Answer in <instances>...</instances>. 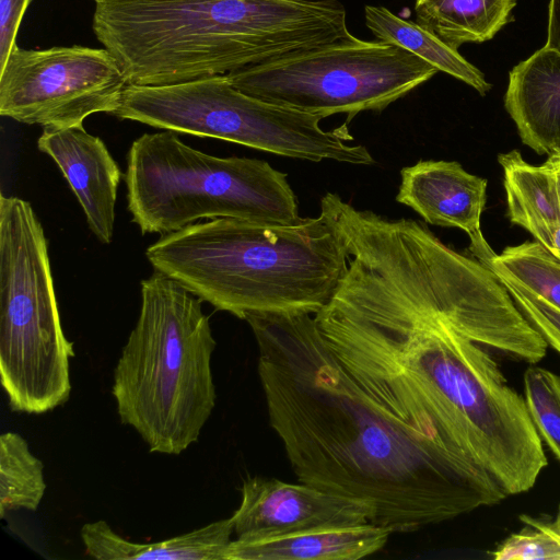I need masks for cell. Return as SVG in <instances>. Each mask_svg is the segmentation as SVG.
Returning <instances> with one entry per match:
<instances>
[{
  "label": "cell",
  "mask_w": 560,
  "mask_h": 560,
  "mask_svg": "<svg viewBox=\"0 0 560 560\" xmlns=\"http://www.w3.org/2000/svg\"><path fill=\"white\" fill-rule=\"evenodd\" d=\"M269 423L302 483L361 501L372 524L412 533L506 493L469 456L418 434L336 359L314 316L250 313Z\"/></svg>",
  "instance_id": "1"
},
{
  "label": "cell",
  "mask_w": 560,
  "mask_h": 560,
  "mask_svg": "<svg viewBox=\"0 0 560 560\" xmlns=\"http://www.w3.org/2000/svg\"><path fill=\"white\" fill-rule=\"evenodd\" d=\"M95 37L128 84L223 75L348 37L339 0H109Z\"/></svg>",
  "instance_id": "2"
},
{
  "label": "cell",
  "mask_w": 560,
  "mask_h": 560,
  "mask_svg": "<svg viewBox=\"0 0 560 560\" xmlns=\"http://www.w3.org/2000/svg\"><path fill=\"white\" fill-rule=\"evenodd\" d=\"M145 256L155 271L241 319L250 313L315 315L349 260L323 215L294 224L212 219L161 235Z\"/></svg>",
  "instance_id": "3"
},
{
  "label": "cell",
  "mask_w": 560,
  "mask_h": 560,
  "mask_svg": "<svg viewBox=\"0 0 560 560\" xmlns=\"http://www.w3.org/2000/svg\"><path fill=\"white\" fill-rule=\"evenodd\" d=\"M201 301L155 270L141 282L140 314L114 369L112 394L120 421L152 453L182 454L215 406L217 342Z\"/></svg>",
  "instance_id": "4"
},
{
  "label": "cell",
  "mask_w": 560,
  "mask_h": 560,
  "mask_svg": "<svg viewBox=\"0 0 560 560\" xmlns=\"http://www.w3.org/2000/svg\"><path fill=\"white\" fill-rule=\"evenodd\" d=\"M127 208L142 234L165 235L201 219L301 221L287 174L257 159L219 158L176 132L144 133L127 153Z\"/></svg>",
  "instance_id": "5"
},
{
  "label": "cell",
  "mask_w": 560,
  "mask_h": 560,
  "mask_svg": "<svg viewBox=\"0 0 560 560\" xmlns=\"http://www.w3.org/2000/svg\"><path fill=\"white\" fill-rule=\"evenodd\" d=\"M65 336L47 241L31 203L0 196V377L12 410L39 415L70 397Z\"/></svg>",
  "instance_id": "6"
},
{
  "label": "cell",
  "mask_w": 560,
  "mask_h": 560,
  "mask_svg": "<svg viewBox=\"0 0 560 560\" xmlns=\"http://www.w3.org/2000/svg\"><path fill=\"white\" fill-rule=\"evenodd\" d=\"M113 115L311 162L374 163L364 145L348 144L352 137L346 127L325 130L323 117L245 94L226 74L170 85L128 84Z\"/></svg>",
  "instance_id": "7"
},
{
  "label": "cell",
  "mask_w": 560,
  "mask_h": 560,
  "mask_svg": "<svg viewBox=\"0 0 560 560\" xmlns=\"http://www.w3.org/2000/svg\"><path fill=\"white\" fill-rule=\"evenodd\" d=\"M438 70L382 40L348 37L293 52L228 75L245 94L323 118L381 112Z\"/></svg>",
  "instance_id": "8"
},
{
  "label": "cell",
  "mask_w": 560,
  "mask_h": 560,
  "mask_svg": "<svg viewBox=\"0 0 560 560\" xmlns=\"http://www.w3.org/2000/svg\"><path fill=\"white\" fill-rule=\"evenodd\" d=\"M127 85L106 48L16 44L0 69V115L43 128L83 125L92 114L113 115Z\"/></svg>",
  "instance_id": "9"
},
{
  "label": "cell",
  "mask_w": 560,
  "mask_h": 560,
  "mask_svg": "<svg viewBox=\"0 0 560 560\" xmlns=\"http://www.w3.org/2000/svg\"><path fill=\"white\" fill-rule=\"evenodd\" d=\"M242 500L231 516L235 539L256 541L307 530L372 523V509L305 483L248 477Z\"/></svg>",
  "instance_id": "10"
},
{
  "label": "cell",
  "mask_w": 560,
  "mask_h": 560,
  "mask_svg": "<svg viewBox=\"0 0 560 560\" xmlns=\"http://www.w3.org/2000/svg\"><path fill=\"white\" fill-rule=\"evenodd\" d=\"M396 200L416 211L425 223L457 228L469 237V250L481 262L495 252L481 231L487 179L470 174L455 161H419L400 171Z\"/></svg>",
  "instance_id": "11"
},
{
  "label": "cell",
  "mask_w": 560,
  "mask_h": 560,
  "mask_svg": "<svg viewBox=\"0 0 560 560\" xmlns=\"http://www.w3.org/2000/svg\"><path fill=\"white\" fill-rule=\"evenodd\" d=\"M39 151L58 165L82 207L91 232L103 244L114 236L115 206L121 171L101 138L83 125L44 127Z\"/></svg>",
  "instance_id": "12"
},
{
  "label": "cell",
  "mask_w": 560,
  "mask_h": 560,
  "mask_svg": "<svg viewBox=\"0 0 560 560\" xmlns=\"http://www.w3.org/2000/svg\"><path fill=\"white\" fill-rule=\"evenodd\" d=\"M504 105L524 144L537 154L560 152V52L542 47L509 74Z\"/></svg>",
  "instance_id": "13"
},
{
  "label": "cell",
  "mask_w": 560,
  "mask_h": 560,
  "mask_svg": "<svg viewBox=\"0 0 560 560\" xmlns=\"http://www.w3.org/2000/svg\"><path fill=\"white\" fill-rule=\"evenodd\" d=\"M393 533L372 523L307 530L256 541H231L224 560H358L376 553Z\"/></svg>",
  "instance_id": "14"
},
{
  "label": "cell",
  "mask_w": 560,
  "mask_h": 560,
  "mask_svg": "<svg viewBox=\"0 0 560 560\" xmlns=\"http://www.w3.org/2000/svg\"><path fill=\"white\" fill-rule=\"evenodd\" d=\"M233 534L231 517L154 544L129 541L105 521L80 530L86 553L100 560H224Z\"/></svg>",
  "instance_id": "15"
},
{
  "label": "cell",
  "mask_w": 560,
  "mask_h": 560,
  "mask_svg": "<svg viewBox=\"0 0 560 560\" xmlns=\"http://www.w3.org/2000/svg\"><path fill=\"white\" fill-rule=\"evenodd\" d=\"M503 170L508 215L542 244L549 230L560 224V198L550 167L526 162L518 150L498 155Z\"/></svg>",
  "instance_id": "16"
},
{
  "label": "cell",
  "mask_w": 560,
  "mask_h": 560,
  "mask_svg": "<svg viewBox=\"0 0 560 560\" xmlns=\"http://www.w3.org/2000/svg\"><path fill=\"white\" fill-rule=\"evenodd\" d=\"M516 0H416V22L446 45L491 39L508 22Z\"/></svg>",
  "instance_id": "17"
},
{
  "label": "cell",
  "mask_w": 560,
  "mask_h": 560,
  "mask_svg": "<svg viewBox=\"0 0 560 560\" xmlns=\"http://www.w3.org/2000/svg\"><path fill=\"white\" fill-rule=\"evenodd\" d=\"M364 19L365 25L377 40L416 55L438 71L463 81L481 95L491 89V84L478 68L467 61L457 49L443 43L417 22L405 20L389 9L377 5H365Z\"/></svg>",
  "instance_id": "18"
},
{
  "label": "cell",
  "mask_w": 560,
  "mask_h": 560,
  "mask_svg": "<svg viewBox=\"0 0 560 560\" xmlns=\"http://www.w3.org/2000/svg\"><path fill=\"white\" fill-rule=\"evenodd\" d=\"M46 490L44 464L15 432L0 435V517L18 510L36 511Z\"/></svg>",
  "instance_id": "19"
},
{
  "label": "cell",
  "mask_w": 560,
  "mask_h": 560,
  "mask_svg": "<svg viewBox=\"0 0 560 560\" xmlns=\"http://www.w3.org/2000/svg\"><path fill=\"white\" fill-rule=\"evenodd\" d=\"M488 261L502 268L527 290L560 308V260L538 242L508 246L485 262Z\"/></svg>",
  "instance_id": "20"
},
{
  "label": "cell",
  "mask_w": 560,
  "mask_h": 560,
  "mask_svg": "<svg viewBox=\"0 0 560 560\" xmlns=\"http://www.w3.org/2000/svg\"><path fill=\"white\" fill-rule=\"evenodd\" d=\"M525 402L532 420L560 460V376L547 369L530 366L524 373Z\"/></svg>",
  "instance_id": "21"
},
{
  "label": "cell",
  "mask_w": 560,
  "mask_h": 560,
  "mask_svg": "<svg viewBox=\"0 0 560 560\" xmlns=\"http://www.w3.org/2000/svg\"><path fill=\"white\" fill-rule=\"evenodd\" d=\"M524 524L492 552L494 560L560 559V508L551 518L520 516Z\"/></svg>",
  "instance_id": "22"
},
{
  "label": "cell",
  "mask_w": 560,
  "mask_h": 560,
  "mask_svg": "<svg viewBox=\"0 0 560 560\" xmlns=\"http://www.w3.org/2000/svg\"><path fill=\"white\" fill-rule=\"evenodd\" d=\"M485 265L504 284L517 307L541 335L547 345L560 353V308L524 288L499 266L489 261Z\"/></svg>",
  "instance_id": "23"
},
{
  "label": "cell",
  "mask_w": 560,
  "mask_h": 560,
  "mask_svg": "<svg viewBox=\"0 0 560 560\" xmlns=\"http://www.w3.org/2000/svg\"><path fill=\"white\" fill-rule=\"evenodd\" d=\"M33 0H0V69L16 45L26 9Z\"/></svg>",
  "instance_id": "24"
},
{
  "label": "cell",
  "mask_w": 560,
  "mask_h": 560,
  "mask_svg": "<svg viewBox=\"0 0 560 560\" xmlns=\"http://www.w3.org/2000/svg\"><path fill=\"white\" fill-rule=\"evenodd\" d=\"M546 47L560 52V0H550Z\"/></svg>",
  "instance_id": "25"
},
{
  "label": "cell",
  "mask_w": 560,
  "mask_h": 560,
  "mask_svg": "<svg viewBox=\"0 0 560 560\" xmlns=\"http://www.w3.org/2000/svg\"><path fill=\"white\" fill-rule=\"evenodd\" d=\"M541 245L560 260V224L553 225L549 230Z\"/></svg>",
  "instance_id": "26"
},
{
  "label": "cell",
  "mask_w": 560,
  "mask_h": 560,
  "mask_svg": "<svg viewBox=\"0 0 560 560\" xmlns=\"http://www.w3.org/2000/svg\"><path fill=\"white\" fill-rule=\"evenodd\" d=\"M545 163L550 167V170L553 173L558 195L560 198V152L549 155Z\"/></svg>",
  "instance_id": "27"
},
{
  "label": "cell",
  "mask_w": 560,
  "mask_h": 560,
  "mask_svg": "<svg viewBox=\"0 0 560 560\" xmlns=\"http://www.w3.org/2000/svg\"><path fill=\"white\" fill-rule=\"evenodd\" d=\"M94 1L95 3H101V2H105V1H109V0H92Z\"/></svg>",
  "instance_id": "28"
}]
</instances>
